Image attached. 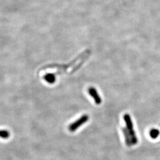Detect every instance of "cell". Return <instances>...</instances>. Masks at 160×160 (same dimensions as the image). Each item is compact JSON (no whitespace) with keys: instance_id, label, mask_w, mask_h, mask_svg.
I'll return each mask as SVG.
<instances>
[{"instance_id":"obj_2","label":"cell","mask_w":160,"mask_h":160,"mask_svg":"<svg viewBox=\"0 0 160 160\" xmlns=\"http://www.w3.org/2000/svg\"><path fill=\"white\" fill-rule=\"evenodd\" d=\"M89 119V116L87 115H84L81 117H80L78 119L75 121L74 122L72 123L71 125H69L68 129L71 132L75 131L78 128L84 123H85Z\"/></svg>"},{"instance_id":"obj_6","label":"cell","mask_w":160,"mask_h":160,"mask_svg":"<svg viewBox=\"0 0 160 160\" xmlns=\"http://www.w3.org/2000/svg\"><path fill=\"white\" fill-rule=\"evenodd\" d=\"M160 131L157 129H152L149 131L150 137L152 139H156L160 135Z\"/></svg>"},{"instance_id":"obj_3","label":"cell","mask_w":160,"mask_h":160,"mask_svg":"<svg viewBox=\"0 0 160 160\" xmlns=\"http://www.w3.org/2000/svg\"><path fill=\"white\" fill-rule=\"evenodd\" d=\"M88 93H89V94L93 98L94 100L96 105H99L102 103V98L95 88L90 87L88 88Z\"/></svg>"},{"instance_id":"obj_4","label":"cell","mask_w":160,"mask_h":160,"mask_svg":"<svg viewBox=\"0 0 160 160\" xmlns=\"http://www.w3.org/2000/svg\"><path fill=\"white\" fill-rule=\"evenodd\" d=\"M122 132L124 135V138L125 139L126 144L127 145L128 147H131L133 145H132V142L131 136V135L129 133V131L127 129V128L126 127L122 128Z\"/></svg>"},{"instance_id":"obj_7","label":"cell","mask_w":160,"mask_h":160,"mask_svg":"<svg viewBox=\"0 0 160 160\" xmlns=\"http://www.w3.org/2000/svg\"><path fill=\"white\" fill-rule=\"evenodd\" d=\"M10 137V133L5 130H0V138L3 139H7Z\"/></svg>"},{"instance_id":"obj_1","label":"cell","mask_w":160,"mask_h":160,"mask_svg":"<svg viewBox=\"0 0 160 160\" xmlns=\"http://www.w3.org/2000/svg\"><path fill=\"white\" fill-rule=\"evenodd\" d=\"M123 119L126 123V128L129 131L131 136L132 145H136L138 142V139L136 136V134L133 129V123L131 117L129 114H125L123 116Z\"/></svg>"},{"instance_id":"obj_5","label":"cell","mask_w":160,"mask_h":160,"mask_svg":"<svg viewBox=\"0 0 160 160\" xmlns=\"http://www.w3.org/2000/svg\"><path fill=\"white\" fill-rule=\"evenodd\" d=\"M44 79L49 84H53L56 81V77L53 74H47L44 76Z\"/></svg>"}]
</instances>
